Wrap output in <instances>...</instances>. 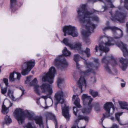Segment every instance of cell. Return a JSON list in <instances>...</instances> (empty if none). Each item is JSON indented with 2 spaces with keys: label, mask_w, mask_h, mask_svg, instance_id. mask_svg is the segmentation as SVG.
I'll list each match as a JSON object with an SVG mask.
<instances>
[{
  "label": "cell",
  "mask_w": 128,
  "mask_h": 128,
  "mask_svg": "<svg viewBox=\"0 0 128 128\" xmlns=\"http://www.w3.org/2000/svg\"><path fill=\"white\" fill-rule=\"evenodd\" d=\"M37 84V78H35L31 82L30 85L31 86H34Z\"/></svg>",
  "instance_id": "cell-38"
},
{
  "label": "cell",
  "mask_w": 128,
  "mask_h": 128,
  "mask_svg": "<svg viewBox=\"0 0 128 128\" xmlns=\"http://www.w3.org/2000/svg\"><path fill=\"white\" fill-rule=\"evenodd\" d=\"M86 78H85L89 85L93 84L95 81V75L93 70L89 69L85 72Z\"/></svg>",
  "instance_id": "cell-9"
},
{
  "label": "cell",
  "mask_w": 128,
  "mask_h": 128,
  "mask_svg": "<svg viewBox=\"0 0 128 128\" xmlns=\"http://www.w3.org/2000/svg\"><path fill=\"white\" fill-rule=\"evenodd\" d=\"M3 80H4V82L6 86H7L8 85V80L7 79L4 78Z\"/></svg>",
  "instance_id": "cell-45"
},
{
  "label": "cell",
  "mask_w": 128,
  "mask_h": 128,
  "mask_svg": "<svg viewBox=\"0 0 128 128\" xmlns=\"http://www.w3.org/2000/svg\"><path fill=\"white\" fill-rule=\"evenodd\" d=\"M56 105H57L59 103L63 104L64 102V95L61 91L58 92L55 96Z\"/></svg>",
  "instance_id": "cell-18"
},
{
  "label": "cell",
  "mask_w": 128,
  "mask_h": 128,
  "mask_svg": "<svg viewBox=\"0 0 128 128\" xmlns=\"http://www.w3.org/2000/svg\"><path fill=\"white\" fill-rule=\"evenodd\" d=\"M83 104L85 106L91 105L92 102V98L87 94H83L82 96Z\"/></svg>",
  "instance_id": "cell-21"
},
{
  "label": "cell",
  "mask_w": 128,
  "mask_h": 128,
  "mask_svg": "<svg viewBox=\"0 0 128 128\" xmlns=\"http://www.w3.org/2000/svg\"><path fill=\"white\" fill-rule=\"evenodd\" d=\"M111 128H119V127L116 124H114L113 125Z\"/></svg>",
  "instance_id": "cell-46"
},
{
  "label": "cell",
  "mask_w": 128,
  "mask_h": 128,
  "mask_svg": "<svg viewBox=\"0 0 128 128\" xmlns=\"http://www.w3.org/2000/svg\"><path fill=\"white\" fill-rule=\"evenodd\" d=\"M62 110L63 116L65 118L66 120L69 121L70 118V116L69 112V107L65 105L62 108Z\"/></svg>",
  "instance_id": "cell-22"
},
{
  "label": "cell",
  "mask_w": 128,
  "mask_h": 128,
  "mask_svg": "<svg viewBox=\"0 0 128 128\" xmlns=\"http://www.w3.org/2000/svg\"><path fill=\"white\" fill-rule=\"evenodd\" d=\"M77 85L82 92L85 90L86 86V81L84 77L82 76L80 77L77 82Z\"/></svg>",
  "instance_id": "cell-20"
},
{
  "label": "cell",
  "mask_w": 128,
  "mask_h": 128,
  "mask_svg": "<svg viewBox=\"0 0 128 128\" xmlns=\"http://www.w3.org/2000/svg\"><path fill=\"white\" fill-rule=\"evenodd\" d=\"M93 106L95 111H96L97 112H99V111L100 110V104H98V103H94V104H93Z\"/></svg>",
  "instance_id": "cell-30"
},
{
  "label": "cell",
  "mask_w": 128,
  "mask_h": 128,
  "mask_svg": "<svg viewBox=\"0 0 128 128\" xmlns=\"http://www.w3.org/2000/svg\"><path fill=\"white\" fill-rule=\"evenodd\" d=\"M74 60L76 63L78 69L80 70L85 72L89 70L87 62L79 55H74Z\"/></svg>",
  "instance_id": "cell-3"
},
{
  "label": "cell",
  "mask_w": 128,
  "mask_h": 128,
  "mask_svg": "<svg viewBox=\"0 0 128 128\" xmlns=\"http://www.w3.org/2000/svg\"><path fill=\"white\" fill-rule=\"evenodd\" d=\"M8 112V108H7L4 104H3L2 107V112L3 114H6Z\"/></svg>",
  "instance_id": "cell-34"
},
{
  "label": "cell",
  "mask_w": 128,
  "mask_h": 128,
  "mask_svg": "<svg viewBox=\"0 0 128 128\" xmlns=\"http://www.w3.org/2000/svg\"><path fill=\"white\" fill-rule=\"evenodd\" d=\"M17 2V0H10V6L11 9H13L16 6Z\"/></svg>",
  "instance_id": "cell-33"
},
{
  "label": "cell",
  "mask_w": 128,
  "mask_h": 128,
  "mask_svg": "<svg viewBox=\"0 0 128 128\" xmlns=\"http://www.w3.org/2000/svg\"><path fill=\"white\" fill-rule=\"evenodd\" d=\"M60 128H67V127H66V126L65 125H61V126L60 127Z\"/></svg>",
  "instance_id": "cell-49"
},
{
  "label": "cell",
  "mask_w": 128,
  "mask_h": 128,
  "mask_svg": "<svg viewBox=\"0 0 128 128\" xmlns=\"http://www.w3.org/2000/svg\"><path fill=\"white\" fill-rule=\"evenodd\" d=\"M102 62L105 64L106 69L108 72L113 74H117L118 71L116 67L117 64L112 56L104 57L102 60Z\"/></svg>",
  "instance_id": "cell-1"
},
{
  "label": "cell",
  "mask_w": 128,
  "mask_h": 128,
  "mask_svg": "<svg viewBox=\"0 0 128 128\" xmlns=\"http://www.w3.org/2000/svg\"><path fill=\"white\" fill-rule=\"evenodd\" d=\"M58 86L60 88H62L64 86V80L62 78H59L57 80Z\"/></svg>",
  "instance_id": "cell-27"
},
{
  "label": "cell",
  "mask_w": 128,
  "mask_h": 128,
  "mask_svg": "<svg viewBox=\"0 0 128 128\" xmlns=\"http://www.w3.org/2000/svg\"><path fill=\"white\" fill-rule=\"evenodd\" d=\"M1 67H0V73H1Z\"/></svg>",
  "instance_id": "cell-50"
},
{
  "label": "cell",
  "mask_w": 128,
  "mask_h": 128,
  "mask_svg": "<svg viewBox=\"0 0 128 128\" xmlns=\"http://www.w3.org/2000/svg\"><path fill=\"white\" fill-rule=\"evenodd\" d=\"M125 7L126 8V10H127L128 8V0H125L124 3Z\"/></svg>",
  "instance_id": "cell-43"
},
{
  "label": "cell",
  "mask_w": 128,
  "mask_h": 128,
  "mask_svg": "<svg viewBox=\"0 0 128 128\" xmlns=\"http://www.w3.org/2000/svg\"><path fill=\"white\" fill-rule=\"evenodd\" d=\"M73 104L77 107L78 108H81L82 106L80 104V101L79 98L77 96L74 95L73 96Z\"/></svg>",
  "instance_id": "cell-24"
},
{
  "label": "cell",
  "mask_w": 128,
  "mask_h": 128,
  "mask_svg": "<svg viewBox=\"0 0 128 128\" xmlns=\"http://www.w3.org/2000/svg\"><path fill=\"white\" fill-rule=\"evenodd\" d=\"M62 54L64 57H68L70 55L71 53L67 48H65L62 51Z\"/></svg>",
  "instance_id": "cell-31"
},
{
  "label": "cell",
  "mask_w": 128,
  "mask_h": 128,
  "mask_svg": "<svg viewBox=\"0 0 128 128\" xmlns=\"http://www.w3.org/2000/svg\"><path fill=\"white\" fill-rule=\"evenodd\" d=\"M54 64L58 69L61 70H65L68 65L67 61L63 56H61L56 58L54 61Z\"/></svg>",
  "instance_id": "cell-4"
},
{
  "label": "cell",
  "mask_w": 128,
  "mask_h": 128,
  "mask_svg": "<svg viewBox=\"0 0 128 128\" xmlns=\"http://www.w3.org/2000/svg\"><path fill=\"white\" fill-rule=\"evenodd\" d=\"M25 128H35L32 124L30 122L28 123L26 126Z\"/></svg>",
  "instance_id": "cell-41"
},
{
  "label": "cell",
  "mask_w": 128,
  "mask_h": 128,
  "mask_svg": "<svg viewBox=\"0 0 128 128\" xmlns=\"http://www.w3.org/2000/svg\"><path fill=\"white\" fill-rule=\"evenodd\" d=\"M103 32L107 37L110 38L118 39L123 36L121 30L115 27H107L104 29Z\"/></svg>",
  "instance_id": "cell-2"
},
{
  "label": "cell",
  "mask_w": 128,
  "mask_h": 128,
  "mask_svg": "<svg viewBox=\"0 0 128 128\" xmlns=\"http://www.w3.org/2000/svg\"><path fill=\"white\" fill-rule=\"evenodd\" d=\"M63 32L65 35H70L73 37L78 36V32L77 29L74 26H66L63 28Z\"/></svg>",
  "instance_id": "cell-8"
},
{
  "label": "cell",
  "mask_w": 128,
  "mask_h": 128,
  "mask_svg": "<svg viewBox=\"0 0 128 128\" xmlns=\"http://www.w3.org/2000/svg\"><path fill=\"white\" fill-rule=\"evenodd\" d=\"M34 120L35 121L36 124H37L40 126V128H44L43 119L41 116H35Z\"/></svg>",
  "instance_id": "cell-23"
},
{
  "label": "cell",
  "mask_w": 128,
  "mask_h": 128,
  "mask_svg": "<svg viewBox=\"0 0 128 128\" xmlns=\"http://www.w3.org/2000/svg\"><path fill=\"white\" fill-rule=\"evenodd\" d=\"M63 42L65 45L69 46L72 49L79 50L81 49V47H82V45L79 42H72L69 40L66 39V38L63 40Z\"/></svg>",
  "instance_id": "cell-10"
},
{
  "label": "cell",
  "mask_w": 128,
  "mask_h": 128,
  "mask_svg": "<svg viewBox=\"0 0 128 128\" xmlns=\"http://www.w3.org/2000/svg\"><path fill=\"white\" fill-rule=\"evenodd\" d=\"M104 108L109 116L112 115L115 110L114 105L112 102H107L105 104L104 106Z\"/></svg>",
  "instance_id": "cell-13"
},
{
  "label": "cell",
  "mask_w": 128,
  "mask_h": 128,
  "mask_svg": "<svg viewBox=\"0 0 128 128\" xmlns=\"http://www.w3.org/2000/svg\"><path fill=\"white\" fill-rule=\"evenodd\" d=\"M87 63L89 69L94 70L98 68L99 63L98 59L97 58H92Z\"/></svg>",
  "instance_id": "cell-11"
},
{
  "label": "cell",
  "mask_w": 128,
  "mask_h": 128,
  "mask_svg": "<svg viewBox=\"0 0 128 128\" xmlns=\"http://www.w3.org/2000/svg\"><path fill=\"white\" fill-rule=\"evenodd\" d=\"M85 53L86 54L87 57L89 58L90 56V49L88 48H86V49L85 51Z\"/></svg>",
  "instance_id": "cell-39"
},
{
  "label": "cell",
  "mask_w": 128,
  "mask_h": 128,
  "mask_svg": "<svg viewBox=\"0 0 128 128\" xmlns=\"http://www.w3.org/2000/svg\"><path fill=\"white\" fill-rule=\"evenodd\" d=\"M14 72L11 73L10 74V79L11 81H13L14 80Z\"/></svg>",
  "instance_id": "cell-40"
},
{
  "label": "cell",
  "mask_w": 128,
  "mask_h": 128,
  "mask_svg": "<svg viewBox=\"0 0 128 128\" xmlns=\"http://www.w3.org/2000/svg\"><path fill=\"white\" fill-rule=\"evenodd\" d=\"M92 106L91 105L85 106V107L82 109V112L85 114H89L91 111Z\"/></svg>",
  "instance_id": "cell-25"
},
{
  "label": "cell",
  "mask_w": 128,
  "mask_h": 128,
  "mask_svg": "<svg viewBox=\"0 0 128 128\" xmlns=\"http://www.w3.org/2000/svg\"><path fill=\"white\" fill-rule=\"evenodd\" d=\"M101 44L104 45L106 46H111L114 45L115 41L112 38H109L107 36H103L101 38Z\"/></svg>",
  "instance_id": "cell-12"
},
{
  "label": "cell",
  "mask_w": 128,
  "mask_h": 128,
  "mask_svg": "<svg viewBox=\"0 0 128 128\" xmlns=\"http://www.w3.org/2000/svg\"><path fill=\"white\" fill-rule=\"evenodd\" d=\"M96 50H98V51L99 50L102 52H109V49L104 45L100 44V46H98L97 48H96Z\"/></svg>",
  "instance_id": "cell-26"
},
{
  "label": "cell",
  "mask_w": 128,
  "mask_h": 128,
  "mask_svg": "<svg viewBox=\"0 0 128 128\" xmlns=\"http://www.w3.org/2000/svg\"><path fill=\"white\" fill-rule=\"evenodd\" d=\"M41 89L43 93L50 95L52 93V89L50 85L47 84H43L41 86Z\"/></svg>",
  "instance_id": "cell-16"
},
{
  "label": "cell",
  "mask_w": 128,
  "mask_h": 128,
  "mask_svg": "<svg viewBox=\"0 0 128 128\" xmlns=\"http://www.w3.org/2000/svg\"><path fill=\"white\" fill-rule=\"evenodd\" d=\"M123 113H118L116 114L115 115L116 118V119L118 122H120V116L122 115Z\"/></svg>",
  "instance_id": "cell-37"
},
{
  "label": "cell",
  "mask_w": 128,
  "mask_h": 128,
  "mask_svg": "<svg viewBox=\"0 0 128 128\" xmlns=\"http://www.w3.org/2000/svg\"><path fill=\"white\" fill-rule=\"evenodd\" d=\"M25 112L26 117H27L30 120H32L34 119L35 116H34V115L32 114L31 113V112L28 111V110H26Z\"/></svg>",
  "instance_id": "cell-29"
},
{
  "label": "cell",
  "mask_w": 128,
  "mask_h": 128,
  "mask_svg": "<svg viewBox=\"0 0 128 128\" xmlns=\"http://www.w3.org/2000/svg\"><path fill=\"white\" fill-rule=\"evenodd\" d=\"M116 64H118L119 66L121 69L123 70H125L128 67V62L127 58H121L118 59V61H116Z\"/></svg>",
  "instance_id": "cell-14"
},
{
  "label": "cell",
  "mask_w": 128,
  "mask_h": 128,
  "mask_svg": "<svg viewBox=\"0 0 128 128\" xmlns=\"http://www.w3.org/2000/svg\"><path fill=\"white\" fill-rule=\"evenodd\" d=\"M77 110L76 108L75 107L74 108V113L76 115V114L77 113Z\"/></svg>",
  "instance_id": "cell-47"
},
{
  "label": "cell",
  "mask_w": 128,
  "mask_h": 128,
  "mask_svg": "<svg viewBox=\"0 0 128 128\" xmlns=\"http://www.w3.org/2000/svg\"><path fill=\"white\" fill-rule=\"evenodd\" d=\"M90 94L93 98H95L98 96V93L97 92H95L93 90H90Z\"/></svg>",
  "instance_id": "cell-35"
},
{
  "label": "cell",
  "mask_w": 128,
  "mask_h": 128,
  "mask_svg": "<svg viewBox=\"0 0 128 128\" xmlns=\"http://www.w3.org/2000/svg\"><path fill=\"white\" fill-rule=\"evenodd\" d=\"M14 116L20 124H22L26 118L25 112L21 108L16 109L14 112Z\"/></svg>",
  "instance_id": "cell-7"
},
{
  "label": "cell",
  "mask_w": 128,
  "mask_h": 128,
  "mask_svg": "<svg viewBox=\"0 0 128 128\" xmlns=\"http://www.w3.org/2000/svg\"><path fill=\"white\" fill-rule=\"evenodd\" d=\"M5 122L6 124L8 125L10 124L12 122V120L10 118V116H6L5 118Z\"/></svg>",
  "instance_id": "cell-32"
},
{
  "label": "cell",
  "mask_w": 128,
  "mask_h": 128,
  "mask_svg": "<svg viewBox=\"0 0 128 128\" xmlns=\"http://www.w3.org/2000/svg\"><path fill=\"white\" fill-rule=\"evenodd\" d=\"M94 9L97 11H104L105 9V6L101 1L98 0L94 3Z\"/></svg>",
  "instance_id": "cell-17"
},
{
  "label": "cell",
  "mask_w": 128,
  "mask_h": 128,
  "mask_svg": "<svg viewBox=\"0 0 128 128\" xmlns=\"http://www.w3.org/2000/svg\"><path fill=\"white\" fill-rule=\"evenodd\" d=\"M34 86V90L35 92L37 94L40 95V89H39V86L37 84L35 85V86Z\"/></svg>",
  "instance_id": "cell-36"
},
{
  "label": "cell",
  "mask_w": 128,
  "mask_h": 128,
  "mask_svg": "<svg viewBox=\"0 0 128 128\" xmlns=\"http://www.w3.org/2000/svg\"><path fill=\"white\" fill-rule=\"evenodd\" d=\"M116 44L122 51L124 56L125 58H127L128 52L127 46L122 42L121 41H118L117 42Z\"/></svg>",
  "instance_id": "cell-19"
},
{
  "label": "cell",
  "mask_w": 128,
  "mask_h": 128,
  "mask_svg": "<svg viewBox=\"0 0 128 128\" xmlns=\"http://www.w3.org/2000/svg\"><path fill=\"white\" fill-rule=\"evenodd\" d=\"M127 13L124 10L119 9L114 13L113 18L120 23H123L125 22Z\"/></svg>",
  "instance_id": "cell-5"
},
{
  "label": "cell",
  "mask_w": 128,
  "mask_h": 128,
  "mask_svg": "<svg viewBox=\"0 0 128 128\" xmlns=\"http://www.w3.org/2000/svg\"><path fill=\"white\" fill-rule=\"evenodd\" d=\"M7 91V88H4L2 89V93L3 94H4L6 93Z\"/></svg>",
  "instance_id": "cell-44"
},
{
  "label": "cell",
  "mask_w": 128,
  "mask_h": 128,
  "mask_svg": "<svg viewBox=\"0 0 128 128\" xmlns=\"http://www.w3.org/2000/svg\"><path fill=\"white\" fill-rule=\"evenodd\" d=\"M21 74H20V73H18L17 74V79H18V80H20V78H21Z\"/></svg>",
  "instance_id": "cell-48"
},
{
  "label": "cell",
  "mask_w": 128,
  "mask_h": 128,
  "mask_svg": "<svg viewBox=\"0 0 128 128\" xmlns=\"http://www.w3.org/2000/svg\"><path fill=\"white\" fill-rule=\"evenodd\" d=\"M119 104L122 109L128 110V104L127 102H125L119 101Z\"/></svg>",
  "instance_id": "cell-28"
},
{
  "label": "cell",
  "mask_w": 128,
  "mask_h": 128,
  "mask_svg": "<svg viewBox=\"0 0 128 128\" xmlns=\"http://www.w3.org/2000/svg\"><path fill=\"white\" fill-rule=\"evenodd\" d=\"M32 76H29L27 77V78H26V82L27 83L30 82V80H31L32 78Z\"/></svg>",
  "instance_id": "cell-42"
},
{
  "label": "cell",
  "mask_w": 128,
  "mask_h": 128,
  "mask_svg": "<svg viewBox=\"0 0 128 128\" xmlns=\"http://www.w3.org/2000/svg\"><path fill=\"white\" fill-rule=\"evenodd\" d=\"M56 74V70L54 67H52L49 70V72L43 76L42 80L43 82H47L49 83L53 82L55 75Z\"/></svg>",
  "instance_id": "cell-6"
},
{
  "label": "cell",
  "mask_w": 128,
  "mask_h": 128,
  "mask_svg": "<svg viewBox=\"0 0 128 128\" xmlns=\"http://www.w3.org/2000/svg\"><path fill=\"white\" fill-rule=\"evenodd\" d=\"M26 68L23 69L22 72V75H26L29 74L35 65V62L34 61H31L27 62L26 64Z\"/></svg>",
  "instance_id": "cell-15"
}]
</instances>
